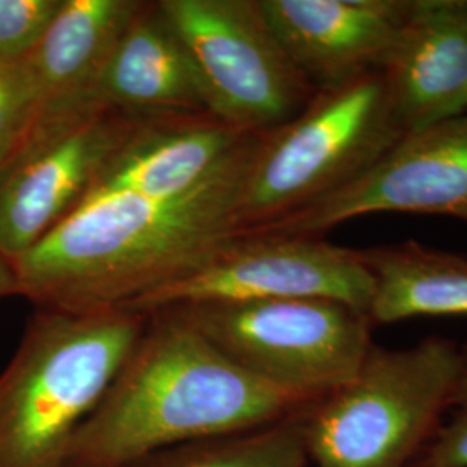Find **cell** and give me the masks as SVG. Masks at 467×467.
Masks as SVG:
<instances>
[{
    "mask_svg": "<svg viewBox=\"0 0 467 467\" xmlns=\"http://www.w3.org/2000/svg\"><path fill=\"white\" fill-rule=\"evenodd\" d=\"M256 137L229 167L182 196H102L80 202L11 262L17 295L38 308L123 306L192 265L235 235V201Z\"/></svg>",
    "mask_w": 467,
    "mask_h": 467,
    "instance_id": "1",
    "label": "cell"
},
{
    "mask_svg": "<svg viewBox=\"0 0 467 467\" xmlns=\"http://www.w3.org/2000/svg\"><path fill=\"white\" fill-rule=\"evenodd\" d=\"M306 405L237 366L175 310L152 312L75 434L65 467L134 466L156 451L254 430Z\"/></svg>",
    "mask_w": 467,
    "mask_h": 467,
    "instance_id": "2",
    "label": "cell"
},
{
    "mask_svg": "<svg viewBox=\"0 0 467 467\" xmlns=\"http://www.w3.org/2000/svg\"><path fill=\"white\" fill-rule=\"evenodd\" d=\"M146 322L119 306L38 308L0 374V467H65Z\"/></svg>",
    "mask_w": 467,
    "mask_h": 467,
    "instance_id": "3",
    "label": "cell"
},
{
    "mask_svg": "<svg viewBox=\"0 0 467 467\" xmlns=\"http://www.w3.org/2000/svg\"><path fill=\"white\" fill-rule=\"evenodd\" d=\"M401 137L379 69L317 90L296 117L256 137L235 201V234L350 184Z\"/></svg>",
    "mask_w": 467,
    "mask_h": 467,
    "instance_id": "4",
    "label": "cell"
},
{
    "mask_svg": "<svg viewBox=\"0 0 467 467\" xmlns=\"http://www.w3.org/2000/svg\"><path fill=\"white\" fill-rule=\"evenodd\" d=\"M461 347L440 336L410 348L372 347L357 376L305 407L316 467H412L447 412Z\"/></svg>",
    "mask_w": 467,
    "mask_h": 467,
    "instance_id": "5",
    "label": "cell"
},
{
    "mask_svg": "<svg viewBox=\"0 0 467 467\" xmlns=\"http://www.w3.org/2000/svg\"><path fill=\"white\" fill-rule=\"evenodd\" d=\"M167 310L237 366L306 403L350 383L374 347L368 316L341 301H231Z\"/></svg>",
    "mask_w": 467,
    "mask_h": 467,
    "instance_id": "6",
    "label": "cell"
},
{
    "mask_svg": "<svg viewBox=\"0 0 467 467\" xmlns=\"http://www.w3.org/2000/svg\"><path fill=\"white\" fill-rule=\"evenodd\" d=\"M200 78L206 109L244 134H264L305 109L316 88L272 32L260 0H160Z\"/></svg>",
    "mask_w": 467,
    "mask_h": 467,
    "instance_id": "7",
    "label": "cell"
},
{
    "mask_svg": "<svg viewBox=\"0 0 467 467\" xmlns=\"http://www.w3.org/2000/svg\"><path fill=\"white\" fill-rule=\"evenodd\" d=\"M374 279L362 250L324 237L234 235L119 308L152 314L198 303L324 298L368 316Z\"/></svg>",
    "mask_w": 467,
    "mask_h": 467,
    "instance_id": "8",
    "label": "cell"
},
{
    "mask_svg": "<svg viewBox=\"0 0 467 467\" xmlns=\"http://www.w3.org/2000/svg\"><path fill=\"white\" fill-rule=\"evenodd\" d=\"M379 213L438 215L467 225V115L403 135L350 184L235 235L324 237L341 223Z\"/></svg>",
    "mask_w": 467,
    "mask_h": 467,
    "instance_id": "9",
    "label": "cell"
},
{
    "mask_svg": "<svg viewBox=\"0 0 467 467\" xmlns=\"http://www.w3.org/2000/svg\"><path fill=\"white\" fill-rule=\"evenodd\" d=\"M135 121L94 108L35 125L16 154L0 165V253L9 262L82 202Z\"/></svg>",
    "mask_w": 467,
    "mask_h": 467,
    "instance_id": "10",
    "label": "cell"
},
{
    "mask_svg": "<svg viewBox=\"0 0 467 467\" xmlns=\"http://www.w3.org/2000/svg\"><path fill=\"white\" fill-rule=\"evenodd\" d=\"M414 0H260L272 32L316 90L378 71Z\"/></svg>",
    "mask_w": 467,
    "mask_h": 467,
    "instance_id": "11",
    "label": "cell"
},
{
    "mask_svg": "<svg viewBox=\"0 0 467 467\" xmlns=\"http://www.w3.org/2000/svg\"><path fill=\"white\" fill-rule=\"evenodd\" d=\"M256 135L239 132L212 115L139 119L106 160L82 202L102 196H182L229 167Z\"/></svg>",
    "mask_w": 467,
    "mask_h": 467,
    "instance_id": "12",
    "label": "cell"
},
{
    "mask_svg": "<svg viewBox=\"0 0 467 467\" xmlns=\"http://www.w3.org/2000/svg\"><path fill=\"white\" fill-rule=\"evenodd\" d=\"M379 71L403 135L467 115V0H414Z\"/></svg>",
    "mask_w": 467,
    "mask_h": 467,
    "instance_id": "13",
    "label": "cell"
},
{
    "mask_svg": "<svg viewBox=\"0 0 467 467\" xmlns=\"http://www.w3.org/2000/svg\"><path fill=\"white\" fill-rule=\"evenodd\" d=\"M92 102L130 119L210 115L194 65L158 2H148L119 36Z\"/></svg>",
    "mask_w": 467,
    "mask_h": 467,
    "instance_id": "14",
    "label": "cell"
},
{
    "mask_svg": "<svg viewBox=\"0 0 467 467\" xmlns=\"http://www.w3.org/2000/svg\"><path fill=\"white\" fill-rule=\"evenodd\" d=\"M142 0H65L34 52L25 59L42 102L38 121L99 108L92 90ZM35 123V125H36Z\"/></svg>",
    "mask_w": 467,
    "mask_h": 467,
    "instance_id": "15",
    "label": "cell"
},
{
    "mask_svg": "<svg viewBox=\"0 0 467 467\" xmlns=\"http://www.w3.org/2000/svg\"><path fill=\"white\" fill-rule=\"evenodd\" d=\"M374 279L368 318L467 317V258L414 239L362 250Z\"/></svg>",
    "mask_w": 467,
    "mask_h": 467,
    "instance_id": "16",
    "label": "cell"
},
{
    "mask_svg": "<svg viewBox=\"0 0 467 467\" xmlns=\"http://www.w3.org/2000/svg\"><path fill=\"white\" fill-rule=\"evenodd\" d=\"M305 407L265 426L156 451L130 467H306Z\"/></svg>",
    "mask_w": 467,
    "mask_h": 467,
    "instance_id": "17",
    "label": "cell"
},
{
    "mask_svg": "<svg viewBox=\"0 0 467 467\" xmlns=\"http://www.w3.org/2000/svg\"><path fill=\"white\" fill-rule=\"evenodd\" d=\"M42 102L25 59L0 57V165L32 134Z\"/></svg>",
    "mask_w": 467,
    "mask_h": 467,
    "instance_id": "18",
    "label": "cell"
},
{
    "mask_svg": "<svg viewBox=\"0 0 467 467\" xmlns=\"http://www.w3.org/2000/svg\"><path fill=\"white\" fill-rule=\"evenodd\" d=\"M65 0H0V57L26 59Z\"/></svg>",
    "mask_w": 467,
    "mask_h": 467,
    "instance_id": "19",
    "label": "cell"
},
{
    "mask_svg": "<svg viewBox=\"0 0 467 467\" xmlns=\"http://www.w3.org/2000/svg\"><path fill=\"white\" fill-rule=\"evenodd\" d=\"M447 412L451 416L438 426L416 467H467V343L461 347V366Z\"/></svg>",
    "mask_w": 467,
    "mask_h": 467,
    "instance_id": "20",
    "label": "cell"
},
{
    "mask_svg": "<svg viewBox=\"0 0 467 467\" xmlns=\"http://www.w3.org/2000/svg\"><path fill=\"white\" fill-rule=\"evenodd\" d=\"M17 295L16 275L11 262L0 253V298Z\"/></svg>",
    "mask_w": 467,
    "mask_h": 467,
    "instance_id": "21",
    "label": "cell"
}]
</instances>
